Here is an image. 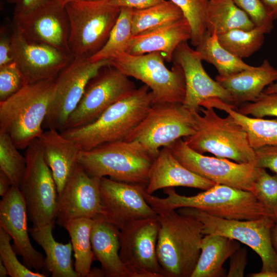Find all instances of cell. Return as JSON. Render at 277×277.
<instances>
[{
  "mask_svg": "<svg viewBox=\"0 0 277 277\" xmlns=\"http://www.w3.org/2000/svg\"><path fill=\"white\" fill-rule=\"evenodd\" d=\"M216 184L187 169L175 159L169 148L165 147L161 148L151 166L146 191L152 194L159 189L177 186L206 190Z\"/></svg>",
  "mask_w": 277,
  "mask_h": 277,
  "instance_id": "22",
  "label": "cell"
},
{
  "mask_svg": "<svg viewBox=\"0 0 277 277\" xmlns=\"http://www.w3.org/2000/svg\"><path fill=\"white\" fill-rule=\"evenodd\" d=\"M277 80V69L267 59L258 67L226 76L218 75L215 80L230 94L232 104L255 101L264 90Z\"/></svg>",
  "mask_w": 277,
  "mask_h": 277,
  "instance_id": "26",
  "label": "cell"
},
{
  "mask_svg": "<svg viewBox=\"0 0 277 277\" xmlns=\"http://www.w3.org/2000/svg\"><path fill=\"white\" fill-rule=\"evenodd\" d=\"M100 179L89 175L77 164L58 195L55 220L58 225L71 219L103 216Z\"/></svg>",
  "mask_w": 277,
  "mask_h": 277,
  "instance_id": "18",
  "label": "cell"
},
{
  "mask_svg": "<svg viewBox=\"0 0 277 277\" xmlns=\"http://www.w3.org/2000/svg\"><path fill=\"white\" fill-rule=\"evenodd\" d=\"M164 192L167 195L166 198L144 192L146 202L155 211L191 207L227 220H251L266 216L276 218L273 212L252 192L225 185L216 184L190 196L179 194L173 187L164 189Z\"/></svg>",
  "mask_w": 277,
  "mask_h": 277,
  "instance_id": "1",
  "label": "cell"
},
{
  "mask_svg": "<svg viewBox=\"0 0 277 277\" xmlns=\"http://www.w3.org/2000/svg\"><path fill=\"white\" fill-rule=\"evenodd\" d=\"M27 80L15 62L0 67V102L16 93L26 84Z\"/></svg>",
  "mask_w": 277,
  "mask_h": 277,
  "instance_id": "39",
  "label": "cell"
},
{
  "mask_svg": "<svg viewBox=\"0 0 277 277\" xmlns=\"http://www.w3.org/2000/svg\"><path fill=\"white\" fill-rule=\"evenodd\" d=\"M240 248L239 241L216 234H206L201 244V254L191 277L226 275L225 262Z\"/></svg>",
  "mask_w": 277,
  "mask_h": 277,
  "instance_id": "28",
  "label": "cell"
},
{
  "mask_svg": "<svg viewBox=\"0 0 277 277\" xmlns=\"http://www.w3.org/2000/svg\"><path fill=\"white\" fill-rule=\"evenodd\" d=\"M55 222L29 229L32 239L43 248L46 258V270L52 277H79L74 270L71 242H56L52 234Z\"/></svg>",
  "mask_w": 277,
  "mask_h": 277,
  "instance_id": "27",
  "label": "cell"
},
{
  "mask_svg": "<svg viewBox=\"0 0 277 277\" xmlns=\"http://www.w3.org/2000/svg\"><path fill=\"white\" fill-rule=\"evenodd\" d=\"M11 36L14 61L28 83L55 78L73 58L48 44L28 40L13 22Z\"/></svg>",
  "mask_w": 277,
  "mask_h": 277,
  "instance_id": "17",
  "label": "cell"
},
{
  "mask_svg": "<svg viewBox=\"0 0 277 277\" xmlns=\"http://www.w3.org/2000/svg\"><path fill=\"white\" fill-rule=\"evenodd\" d=\"M9 2H13L16 3L17 4L18 3H19L21 0H7Z\"/></svg>",
  "mask_w": 277,
  "mask_h": 277,
  "instance_id": "55",
  "label": "cell"
},
{
  "mask_svg": "<svg viewBox=\"0 0 277 277\" xmlns=\"http://www.w3.org/2000/svg\"><path fill=\"white\" fill-rule=\"evenodd\" d=\"M8 275V273L6 267L3 264L2 261L0 260V276L6 277Z\"/></svg>",
  "mask_w": 277,
  "mask_h": 277,
  "instance_id": "53",
  "label": "cell"
},
{
  "mask_svg": "<svg viewBox=\"0 0 277 277\" xmlns=\"http://www.w3.org/2000/svg\"><path fill=\"white\" fill-rule=\"evenodd\" d=\"M10 136L0 131V170L9 178L12 185L21 188L26 170V159L18 151Z\"/></svg>",
  "mask_w": 277,
  "mask_h": 277,
  "instance_id": "36",
  "label": "cell"
},
{
  "mask_svg": "<svg viewBox=\"0 0 277 277\" xmlns=\"http://www.w3.org/2000/svg\"><path fill=\"white\" fill-rule=\"evenodd\" d=\"M157 217L132 221L122 228L120 258L135 277H164L156 254Z\"/></svg>",
  "mask_w": 277,
  "mask_h": 277,
  "instance_id": "15",
  "label": "cell"
},
{
  "mask_svg": "<svg viewBox=\"0 0 277 277\" xmlns=\"http://www.w3.org/2000/svg\"><path fill=\"white\" fill-rule=\"evenodd\" d=\"M37 138L60 195L78 164L81 149L72 140L54 129H46Z\"/></svg>",
  "mask_w": 277,
  "mask_h": 277,
  "instance_id": "24",
  "label": "cell"
},
{
  "mask_svg": "<svg viewBox=\"0 0 277 277\" xmlns=\"http://www.w3.org/2000/svg\"><path fill=\"white\" fill-rule=\"evenodd\" d=\"M195 130L194 112L182 104H154L124 141L139 142L155 159L161 147L192 135Z\"/></svg>",
  "mask_w": 277,
  "mask_h": 277,
  "instance_id": "10",
  "label": "cell"
},
{
  "mask_svg": "<svg viewBox=\"0 0 277 277\" xmlns=\"http://www.w3.org/2000/svg\"><path fill=\"white\" fill-rule=\"evenodd\" d=\"M250 277H277V272L272 271H261L260 272L249 274Z\"/></svg>",
  "mask_w": 277,
  "mask_h": 277,
  "instance_id": "50",
  "label": "cell"
},
{
  "mask_svg": "<svg viewBox=\"0 0 277 277\" xmlns=\"http://www.w3.org/2000/svg\"><path fill=\"white\" fill-rule=\"evenodd\" d=\"M28 219L21 189L12 186L0 202V227L13 240L14 251L21 256L25 266L36 271L46 270L45 258L31 243Z\"/></svg>",
  "mask_w": 277,
  "mask_h": 277,
  "instance_id": "20",
  "label": "cell"
},
{
  "mask_svg": "<svg viewBox=\"0 0 277 277\" xmlns=\"http://www.w3.org/2000/svg\"><path fill=\"white\" fill-rule=\"evenodd\" d=\"M154 159L139 142L119 141L81 150L77 162L91 176L147 185Z\"/></svg>",
  "mask_w": 277,
  "mask_h": 277,
  "instance_id": "5",
  "label": "cell"
},
{
  "mask_svg": "<svg viewBox=\"0 0 277 277\" xmlns=\"http://www.w3.org/2000/svg\"><path fill=\"white\" fill-rule=\"evenodd\" d=\"M184 17L180 8L171 1L164 0L144 9H134L132 19V36Z\"/></svg>",
  "mask_w": 277,
  "mask_h": 277,
  "instance_id": "33",
  "label": "cell"
},
{
  "mask_svg": "<svg viewBox=\"0 0 277 277\" xmlns=\"http://www.w3.org/2000/svg\"><path fill=\"white\" fill-rule=\"evenodd\" d=\"M201 106L216 108L231 115L246 132L249 144L253 149L266 145H277V118L248 117L238 112L234 106L218 98H210Z\"/></svg>",
  "mask_w": 277,
  "mask_h": 277,
  "instance_id": "29",
  "label": "cell"
},
{
  "mask_svg": "<svg viewBox=\"0 0 277 277\" xmlns=\"http://www.w3.org/2000/svg\"><path fill=\"white\" fill-rule=\"evenodd\" d=\"M13 23L28 40L48 44L72 56L69 46L70 25L67 13L65 8L54 0Z\"/></svg>",
  "mask_w": 277,
  "mask_h": 277,
  "instance_id": "21",
  "label": "cell"
},
{
  "mask_svg": "<svg viewBox=\"0 0 277 277\" xmlns=\"http://www.w3.org/2000/svg\"><path fill=\"white\" fill-rule=\"evenodd\" d=\"M11 237L0 227V260L11 277H45L44 273L34 272L18 260L15 251L10 244Z\"/></svg>",
  "mask_w": 277,
  "mask_h": 277,
  "instance_id": "38",
  "label": "cell"
},
{
  "mask_svg": "<svg viewBox=\"0 0 277 277\" xmlns=\"http://www.w3.org/2000/svg\"><path fill=\"white\" fill-rule=\"evenodd\" d=\"M160 223L156 254L164 277H191L204 234L197 219L175 210L156 211Z\"/></svg>",
  "mask_w": 277,
  "mask_h": 277,
  "instance_id": "2",
  "label": "cell"
},
{
  "mask_svg": "<svg viewBox=\"0 0 277 277\" xmlns=\"http://www.w3.org/2000/svg\"><path fill=\"white\" fill-rule=\"evenodd\" d=\"M55 78L28 83L0 102V131L7 133L18 149H26L44 132Z\"/></svg>",
  "mask_w": 277,
  "mask_h": 277,
  "instance_id": "4",
  "label": "cell"
},
{
  "mask_svg": "<svg viewBox=\"0 0 277 277\" xmlns=\"http://www.w3.org/2000/svg\"><path fill=\"white\" fill-rule=\"evenodd\" d=\"M273 20L277 19V0H261Z\"/></svg>",
  "mask_w": 277,
  "mask_h": 277,
  "instance_id": "49",
  "label": "cell"
},
{
  "mask_svg": "<svg viewBox=\"0 0 277 277\" xmlns=\"http://www.w3.org/2000/svg\"><path fill=\"white\" fill-rule=\"evenodd\" d=\"M52 0H21L15 6L13 21L22 19L36 11Z\"/></svg>",
  "mask_w": 277,
  "mask_h": 277,
  "instance_id": "45",
  "label": "cell"
},
{
  "mask_svg": "<svg viewBox=\"0 0 277 277\" xmlns=\"http://www.w3.org/2000/svg\"><path fill=\"white\" fill-rule=\"evenodd\" d=\"M235 110L243 115H251L255 118L267 116L277 117V93L263 92L255 101L244 103Z\"/></svg>",
  "mask_w": 277,
  "mask_h": 277,
  "instance_id": "40",
  "label": "cell"
},
{
  "mask_svg": "<svg viewBox=\"0 0 277 277\" xmlns=\"http://www.w3.org/2000/svg\"><path fill=\"white\" fill-rule=\"evenodd\" d=\"M249 17L255 27L264 29L267 33L272 30L273 19L261 0H233Z\"/></svg>",
  "mask_w": 277,
  "mask_h": 277,
  "instance_id": "42",
  "label": "cell"
},
{
  "mask_svg": "<svg viewBox=\"0 0 277 277\" xmlns=\"http://www.w3.org/2000/svg\"><path fill=\"white\" fill-rule=\"evenodd\" d=\"M266 33L264 29L255 27L249 30L232 29L217 35L223 47L242 59L250 57L260 49Z\"/></svg>",
  "mask_w": 277,
  "mask_h": 277,
  "instance_id": "34",
  "label": "cell"
},
{
  "mask_svg": "<svg viewBox=\"0 0 277 277\" xmlns=\"http://www.w3.org/2000/svg\"><path fill=\"white\" fill-rule=\"evenodd\" d=\"M254 194L273 212L277 207V174L270 175L264 168H260L254 184Z\"/></svg>",
  "mask_w": 277,
  "mask_h": 277,
  "instance_id": "41",
  "label": "cell"
},
{
  "mask_svg": "<svg viewBox=\"0 0 277 277\" xmlns=\"http://www.w3.org/2000/svg\"><path fill=\"white\" fill-rule=\"evenodd\" d=\"M255 162L254 166L268 168L277 174V145H266L254 149Z\"/></svg>",
  "mask_w": 277,
  "mask_h": 277,
  "instance_id": "43",
  "label": "cell"
},
{
  "mask_svg": "<svg viewBox=\"0 0 277 277\" xmlns=\"http://www.w3.org/2000/svg\"><path fill=\"white\" fill-rule=\"evenodd\" d=\"M177 212L201 222L204 235L220 234L249 246L260 256L262 263L261 271L277 272V253L271 239L272 229L277 221L275 217L266 216L251 220H227L191 207L179 208Z\"/></svg>",
  "mask_w": 277,
  "mask_h": 277,
  "instance_id": "9",
  "label": "cell"
},
{
  "mask_svg": "<svg viewBox=\"0 0 277 277\" xmlns=\"http://www.w3.org/2000/svg\"><path fill=\"white\" fill-rule=\"evenodd\" d=\"M263 92L266 93H277V80L268 86Z\"/></svg>",
  "mask_w": 277,
  "mask_h": 277,
  "instance_id": "52",
  "label": "cell"
},
{
  "mask_svg": "<svg viewBox=\"0 0 277 277\" xmlns=\"http://www.w3.org/2000/svg\"><path fill=\"white\" fill-rule=\"evenodd\" d=\"M273 212H274L275 216L276 217V218L277 219V207L274 210Z\"/></svg>",
  "mask_w": 277,
  "mask_h": 277,
  "instance_id": "56",
  "label": "cell"
},
{
  "mask_svg": "<svg viewBox=\"0 0 277 277\" xmlns=\"http://www.w3.org/2000/svg\"><path fill=\"white\" fill-rule=\"evenodd\" d=\"M25 156L27 167L20 189L25 202L28 219L33 227L55 222L58 192L38 138L26 148Z\"/></svg>",
  "mask_w": 277,
  "mask_h": 277,
  "instance_id": "11",
  "label": "cell"
},
{
  "mask_svg": "<svg viewBox=\"0 0 277 277\" xmlns=\"http://www.w3.org/2000/svg\"><path fill=\"white\" fill-rule=\"evenodd\" d=\"M195 50L202 61L213 65L222 76L231 75L253 67L223 47L215 32L209 33L206 31Z\"/></svg>",
  "mask_w": 277,
  "mask_h": 277,
  "instance_id": "32",
  "label": "cell"
},
{
  "mask_svg": "<svg viewBox=\"0 0 277 277\" xmlns=\"http://www.w3.org/2000/svg\"><path fill=\"white\" fill-rule=\"evenodd\" d=\"M172 61L180 66L184 73L186 94L183 105L186 108L191 112H199L201 104L212 98H220L233 105L230 94L207 73L199 53L189 46L187 41L178 45Z\"/></svg>",
  "mask_w": 277,
  "mask_h": 277,
  "instance_id": "19",
  "label": "cell"
},
{
  "mask_svg": "<svg viewBox=\"0 0 277 277\" xmlns=\"http://www.w3.org/2000/svg\"><path fill=\"white\" fill-rule=\"evenodd\" d=\"M132 8L121 7L119 16L113 27L109 37L103 48L89 58L93 62L110 60L115 55L124 52L132 36Z\"/></svg>",
  "mask_w": 277,
  "mask_h": 277,
  "instance_id": "35",
  "label": "cell"
},
{
  "mask_svg": "<svg viewBox=\"0 0 277 277\" xmlns=\"http://www.w3.org/2000/svg\"><path fill=\"white\" fill-rule=\"evenodd\" d=\"M11 182L8 176L0 170V195L5 196L12 186Z\"/></svg>",
  "mask_w": 277,
  "mask_h": 277,
  "instance_id": "48",
  "label": "cell"
},
{
  "mask_svg": "<svg viewBox=\"0 0 277 277\" xmlns=\"http://www.w3.org/2000/svg\"><path fill=\"white\" fill-rule=\"evenodd\" d=\"M206 23V31L217 34L232 29L249 30L255 27L233 0H208Z\"/></svg>",
  "mask_w": 277,
  "mask_h": 277,
  "instance_id": "31",
  "label": "cell"
},
{
  "mask_svg": "<svg viewBox=\"0 0 277 277\" xmlns=\"http://www.w3.org/2000/svg\"><path fill=\"white\" fill-rule=\"evenodd\" d=\"M247 252L245 248H240L230 257V266L227 277H243L247 263Z\"/></svg>",
  "mask_w": 277,
  "mask_h": 277,
  "instance_id": "44",
  "label": "cell"
},
{
  "mask_svg": "<svg viewBox=\"0 0 277 277\" xmlns=\"http://www.w3.org/2000/svg\"><path fill=\"white\" fill-rule=\"evenodd\" d=\"M135 89L134 84L118 69L110 65L103 67L88 83L80 102L68 117L64 130L81 127L93 122L108 108Z\"/></svg>",
  "mask_w": 277,
  "mask_h": 277,
  "instance_id": "13",
  "label": "cell"
},
{
  "mask_svg": "<svg viewBox=\"0 0 277 277\" xmlns=\"http://www.w3.org/2000/svg\"><path fill=\"white\" fill-rule=\"evenodd\" d=\"M145 84L135 89L108 108L93 122L81 127L64 130L61 134L72 140L81 150L124 141L153 104V94Z\"/></svg>",
  "mask_w": 277,
  "mask_h": 277,
  "instance_id": "3",
  "label": "cell"
},
{
  "mask_svg": "<svg viewBox=\"0 0 277 277\" xmlns=\"http://www.w3.org/2000/svg\"><path fill=\"white\" fill-rule=\"evenodd\" d=\"M70 25L69 46L73 58L90 57L107 41L120 12L108 0H83L65 7Z\"/></svg>",
  "mask_w": 277,
  "mask_h": 277,
  "instance_id": "7",
  "label": "cell"
},
{
  "mask_svg": "<svg viewBox=\"0 0 277 277\" xmlns=\"http://www.w3.org/2000/svg\"><path fill=\"white\" fill-rule=\"evenodd\" d=\"M6 26L0 30V67L14 61L10 32Z\"/></svg>",
  "mask_w": 277,
  "mask_h": 277,
  "instance_id": "46",
  "label": "cell"
},
{
  "mask_svg": "<svg viewBox=\"0 0 277 277\" xmlns=\"http://www.w3.org/2000/svg\"><path fill=\"white\" fill-rule=\"evenodd\" d=\"M94 220L89 218L71 219L63 225L71 239L75 258L74 268L79 277L95 276L91 265L95 260L91 242Z\"/></svg>",
  "mask_w": 277,
  "mask_h": 277,
  "instance_id": "30",
  "label": "cell"
},
{
  "mask_svg": "<svg viewBox=\"0 0 277 277\" xmlns=\"http://www.w3.org/2000/svg\"><path fill=\"white\" fill-rule=\"evenodd\" d=\"M109 65V60L93 62L85 56L73 58L55 78L44 129L64 130L90 80Z\"/></svg>",
  "mask_w": 277,
  "mask_h": 277,
  "instance_id": "12",
  "label": "cell"
},
{
  "mask_svg": "<svg viewBox=\"0 0 277 277\" xmlns=\"http://www.w3.org/2000/svg\"><path fill=\"white\" fill-rule=\"evenodd\" d=\"M164 0H108V3L117 7L144 9L155 5Z\"/></svg>",
  "mask_w": 277,
  "mask_h": 277,
  "instance_id": "47",
  "label": "cell"
},
{
  "mask_svg": "<svg viewBox=\"0 0 277 277\" xmlns=\"http://www.w3.org/2000/svg\"><path fill=\"white\" fill-rule=\"evenodd\" d=\"M191 38L190 26L184 17L132 36L124 52L135 55L160 52L163 54L165 61L170 62L178 45L183 42L190 40Z\"/></svg>",
  "mask_w": 277,
  "mask_h": 277,
  "instance_id": "23",
  "label": "cell"
},
{
  "mask_svg": "<svg viewBox=\"0 0 277 277\" xmlns=\"http://www.w3.org/2000/svg\"><path fill=\"white\" fill-rule=\"evenodd\" d=\"M200 110L202 115L194 112L195 132L184 137L187 145L201 154L209 152L218 157L254 166V149L246 132L234 118L230 114L221 117L211 107H200Z\"/></svg>",
  "mask_w": 277,
  "mask_h": 277,
  "instance_id": "6",
  "label": "cell"
},
{
  "mask_svg": "<svg viewBox=\"0 0 277 277\" xmlns=\"http://www.w3.org/2000/svg\"><path fill=\"white\" fill-rule=\"evenodd\" d=\"M163 54L154 52L142 55L118 53L109 60L110 65L128 77L142 81L153 94V104L184 102L186 94L184 73L182 68L173 64L171 70L166 67Z\"/></svg>",
  "mask_w": 277,
  "mask_h": 277,
  "instance_id": "8",
  "label": "cell"
},
{
  "mask_svg": "<svg viewBox=\"0 0 277 277\" xmlns=\"http://www.w3.org/2000/svg\"><path fill=\"white\" fill-rule=\"evenodd\" d=\"M176 5L189 24L190 43L196 47L206 31V16L208 0H170Z\"/></svg>",
  "mask_w": 277,
  "mask_h": 277,
  "instance_id": "37",
  "label": "cell"
},
{
  "mask_svg": "<svg viewBox=\"0 0 277 277\" xmlns=\"http://www.w3.org/2000/svg\"><path fill=\"white\" fill-rule=\"evenodd\" d=\"M146 185L100 179V194L103 217L120 230L134 221L157 217L156 212L146 202L144 192Z\"/></svg>",
  "mask_w": 277,
  "mask_h": 277,
  "instance_id": "16",
  "label": "cell"
},
{
  "mask_svg": "<svg viewBox=\"0 0 277 277\" xmlns=\"http://www.w3.org/2000/svg\"><path fill=\"white\" fill-rule=\"evenodd\" d=\"M271 239L273 247L277 253V221L272 229Z\"/></svg>",
  "mask_w": 277,
  "mask_h": 277,
  "instance_id": "51",
  "label": "cell"
},
{
  "mask_svg": "<svg viewBox=\"0 0 277 277\" xmlns=\"http://www.w3.org/2000/svg\"><path fill=\"white\" fill-rule=\"evenodd\" d=\"M54 1L61 6L65 7V6L68 3L81 1L83 0H54Z\"/></svg>",
  "mask_w": 277,
  "mask_h": 277,
  "instance_id": "54",
  "label": "cell"
},
{
  "mask_svg": "<svg viewBox=\"0 0 277 277\" xmlns=\"http://www.w3.org/2000/svg\"><path fill=\"white\" fill-rule=\"evenodd\" d=\"M168 147L175 159L194 173L216 184L254 193L260 168L248 163H234L225 158L204 155L190 148L182 138Z\"/></svg>",
  "mask_w": 277,
  "mask_h": 277,
  "instance_id": "14",
  "label": "cell"
},
{
  "mask_svg": "<svg viewBox=\"0 0 277 277\" xmlns=\"http://www.w3.org/2000/svg\"><path fill=\"white\" fill-rule=\"evenodd\" d=\"M91 242L95 259L101 265L103 275L108 277H135L120 256V230L103 216L93 219Z\"/></svg>",
  "mask_w": 277,
  "mask_h": 277,
  "instance_id": "25",
  "label": "cell"
}]
</instances>
